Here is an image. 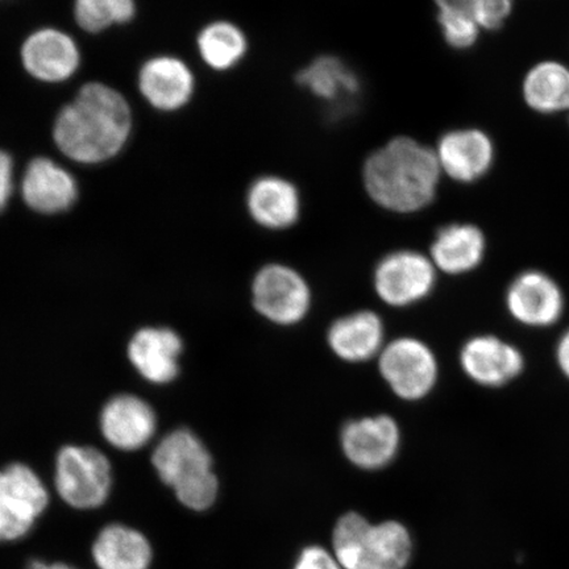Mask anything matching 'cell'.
<instances>
[{"label": "cell", "mask_w": 569, "mask_h": 569, "mask_svg": "<svg viewBox=\"0 0 569 569\" xmlns=\"http://www.w3.org/2000/svg\"><path fill=\"white\" fill-rule=\"evenodd\" d=\"M360 180L380 209L410 216L436 202L445 178L432 146L411 134H396L366 156Z\"/></svg>", "instance_id": "6da1fadb"}, {"label": "cell", "mask_w": 569, "mask_h": 569, "mask_svg": "<svg viewBox=\"0 0 569 569\" xmlns=\"http://www.w3.org/2000/svg\"><path fill=\"white\" fill-rule=\"evenodd\" d=\"M132 130L130 104L119 91L91 82L56 119V146L70 160L101 163L122 151Z\"/></svg>", "instance_id": "7a4b0ae2"}, {"label": "cell", "mask_w": 569, "mask_h": 569, "mask_svg": "<svg viewBox=\"0 0 569 569\" xmlns=\"http://www.w3.org/2000/svg\"><path fill=\"white\" fill-rule=\"evenodd\" d=\"M332 546L343 569H403L412 552L410 533L402 523L373 525L358 513L339 518Z\"/></svg>", "instance_id": "3957f363"}, {"label": "cell", "mask_w": 569, "mask_h": 569, "mask_svg": "<svg viewBox=\"0 0 569 569\" xmlns=\"http://www.w3.org/2000/svg\"><path fill=\"white\" fill-rule=\"evenodd\" d=\"M152 462L162 482L174 490L184 507L204 511L216 502L219 483L212 472V459L193 432L169 433L156 448Z\"/></svg>", "instance_id": "277c9868"}, {"label": "cell", "mask_w": 569, "mask_h": 569, "mask_svg": "<svg viewBox=\"0 0 569 569\" xmlns=\"http://www.w3.org/2000/svg\"><path fill=\"white\" fill-rule=\"evenodd\" d=\"M56 488L70 507H102L111 489L110 461L96 448H62L56 461Z\"/></svg>", "instance_id": "5b68a950"}, {"label": "cell", "mask_w": 569, "mask_h": 569, "mask_svg": "<svg viewBox=\"0 0 569 569\" xmlns=\"http://www.w3.org/2000/svg\"><path fill=\"white\" fill-rule=\"evenodd\" d=\"M48 502V490L30 467L17 462L0 471V542L27 536Z\"/></svg>", "instance_id": "8992f818"}, {"label": "cell", "mask_w": 569, "mask_h": 569, "mask_svg": "<svg viewBox=\"0 0 569 569\" xmlns=\"http://www.w3.org/2000/svg\"><path fill=\"white\" fill-rule=\"evenodd\" d=\"M379 367L383 380L402 400H421L438 380L436 355L415 338L396 339L383 347Z\"/></svg>", "instance_id": "52a82bcc"}, {"label": "cell", "mask_w": 569, "mask_h": 569, "mask_svg": "<svg viewBox=\"0 0 569 569\" xmlns=\"http://www.w3.org/2000/svg\"><path fill=\"white\" fill-rule=\"evenodd\" d=\"M253 306L270 322L291 326L308 316L311 291L303 277L287 266L270 264L254 277Z\"/></svg>", "instance_id": "ba28073f"}, {"label": "cell", "mask_w": 569, "mask_h": 569, "mask_svg": "<svg viewBox=\"0 0 569 569\" xmlns=\"http://www.w3.org/2000/svg\"><path fill=\"white\" fill-rule=\"evenodd\" d=\"M437 280L431 259L416 251H398L383 258L375 272V289L381 300L403 308L423 300Z\"/></svg>", "instance_id": "9c48e42d"}, {"label": "cell", "mask_w": 569, "mask_h": 569, "mask_svg": "<svg viewBox=\"0 0 569 569\" xmlns=\"http://www.w3.org/2000/svg\"><path fill=\"white\" fill-rule=\"evenodd\" d=\"M432 148L443 178L458 183L481 180L495 159L492 140L478 128L448 130L440 134Z\"/></svg>", "instance_id": "30bf717a"}, {"label": "cell", "mask_w": 569, "mask_h": 569, "mask_svg": "<svg viewBox=\"0 0 569 569\" xmlns=\"http://www.w3.org/2000/svg\"><path fill=\"white\" fill-rule=\"evenodd\" d=\"M246 206L249 217L262 229L284 231L301 218V189L287 176L264 173L249 183Z\"/></svg>", "instance_id": "8fae6325"}, {"label": "cell", "mask_w": 569, "mask_h": 569, "mask_svg": "<svg viewBox=\"0 0 569 569\" xmlns=\"http://www.w3.org/2000/svg\"><path fill=\"white\" fill-rule=\"evenodd\" d=\"M340 442L353 466L377 471L397 457L401 445L400 427L389 416L355 419L341 430Z\"/></svg>", "instance_id": "7c38bea8"}, {"label": "cell", "mask_w": 569, "mask_h": 569, "mask_svg": "<svg viewBox=\"0 0 569 569\" xmlns=\"http://www.w3.org/2000/svg\"><path fill=\"white\" fill-rule=\"evenodd\" d=\"M298 88L337 112L352 106L361 92L360 77L341 57L322 53L297 70Z\"/></svg>", "instance_id": "4fadbf2b"}, {"label": "cell", "mask_w": 569, "mask_h": 569, "mask_svg": "<svg viewBox=\"0 0 569 569\" xmlns=\"http://www.w3.org/2000/svg\"><path fill=\"white\" fill-rule=\"evenodd\" d=\"M508 310L519 323L549 327L558 322L565 300L558 283L551 277L529 270L519 274L507 295Z\"/></svg>", "instance_id": "5bb4252c"}, {"label": "cell", "mask_w": 569, "mask_h": 569, "mask_svg": "<svg viewBox=\"0 0 569 569\" xmlns=\"http://www.w3.org/2000/svg\"><path fill=\"white\" fill-rule=\"evenodd\" d=\"M28 73L44 82H62L80 67L81 54L76 41L66 32L44 28L36 31L21 48Z\"/></svg>", "instance_id": "9a60e30c"}, {"label": "cell", "mask_w": 569, "mask_h": 569, "mask_svg": "<svg viewBox=\"0 0 569 569\" xmlns=\"http://www.w3.org/2000/svg\"><path fill=\"white\" fill-rule=\"evenodd\" d=\"M469 379L482 387H502L523 371L525 360L516 347L496 337L468 340L460 355Z\"/></svg>", "instance_id": "2e32d148"}, {"label": "cell", "mask_w": 569, "mask_h": 569, "mask_svg": "<svg viewBox=\"0 0 569 569\" xmlns=\"http://www.w3.org/2000/svg\"><path fill=\"white\" fill-rule=\"evenodd\" d=\"M139 88L156 109L174 111L193 96L194 76L187 63L174 57H156L141 68Z\"/></svg>", "instance_id": "e0dca14e"}, {"label": "cell", "mask_w": 569, "mask_h": 569, "mask_svg": "<svg viewBox=\"0 0 569 569\" xmlns=\"http://www.w3.org/2000/svg\"><path fill=\"white\" fill-rule=\"evenodd\" d=\"M21 193L32 210L57 213L73 206L78 188L76 178L59 163L47 158H38L26 169Z\"/></svg>", "instance_id": "ac0fdd59"}, {"label": "cell", "mask_w": 569, "mask_h": 569, "mask_svg": "<svg viewBox=\"0 0 569 569\" xmlns=\"http://www.w3.org/2000/svg\"><path fill=\"white\" fill-rule=\"evenodd\" d=\"M102 432L119 450L133 451L146 446L156 431L154 412L133 396H119L106 405L101 418Z\"/></svg>", "instance_id": "d6986e66"}, {"label": "cell", "mask_w": 569, "mask_h": 569, "mask_svg": "<svg viewBox=\"0 0 569 569\" xmlns=\"http://www.w3.org/2000/svg\"><path fill=\"white\" fill-rule=\"evenodd\" d=\"M181 351L182 341L172 330L144 329L131 340L128 356L144 379L166 383L178 373L177 360Z\"/></svg>", "instance_id": "ffe728a7"}, {"label": "cell", "mask_w": 569, "mask_h": 569, "mask_svg": "<svg viewBox=\"0 0 569 569\" xmlns=\"http://www.w3.org/2000/svg\"><path fill=\"white\" fill-rule=\"evenodd\" d=\"M487 241L479 227L452 223L437 232L431 244V261L448 274L471 272L486 254Z\"/></svg>", "instance_id": "44dd1931"}, {"label": "cell", "mask_w": 569, "mask_h": 569, "mask_svg": "<svg viewBox=\"0 0 569 569\" xmlns=\"http://www.w3.org/2000/svg\"><path fill=\"white\" fill-rule=\"evenodd\" d=\"M329 346L333 353L348 362L371 360L383 348V325L372 311H359L337 320L331 326Z\"/></svg>", "instance_id": "7402d4cb"}, {"label": "cell", "mask_w": 569, "mask_h": 569, "mask_svg": "<svg viewBox=\"0 0 569 569\" xmlns=\"http://www.w3.org/2000/svg\"><path fill=\"white\" fill-rule=\"evenodd\" d=\"M92 557L99 569H148L152 549L138 530L123 525H110L99 532Z\"/></svg>", "instance_id": "603a6c76"}, {"label": "cell", "mask_w": 569, "mask_h": 569, "mask_svg": "<svg viewBox=\"0 0 569 569\" xmlns=\"http://www.w3.org/2000/svg\"><path fill=\"white\" fill-rule=\"evenodd\" d=\"M198 51L206 66L216 71H230L246 60L249 39L243 28L230 20H217L198 34Z\"/></svg>", "instance_id": "cb8c5ba5"}, {"label": "cell", "mask_w": 569, "mask_h": 569, "mask_svg": "<svg viewBox=\"0 0 569 569\" xmlns=\"http://www.w3.org/2000/svg\"><path fill=\"white\" fill-rule=\"evenodd\" d=\"M526 102L539 112L569 109V70L557 62L533 68L523 83Z\"/></svg>", "instance_id": "d4e9b609"}, {"label": "cell", "mask_w": 569, "mask_h": 569, "mask_svg": "<svg viewBox=\"0 0 569 569\" xmlns=\"http://www.w3.org/2000/svg\"><path fill=\"white\" fill-rule=\"evenodd\" d=\"M443 41L453 51H467L479 40L478 0H433Z\"/></svg>", "instance_id": "484cf974"}, {"label": "cell", "mask_w": 569, "mask_h": 569, "mask_svg": "<svg viewBox=\"0 0 569 569\" xmlns=\"http://www.w3.org/2000/svg\"><path fill=\"white\" fill-rule=\"evenodd\" d=\"M137 12L133 0H76L74 16L78 26L90 33H98L116 24L132 20Z\"/></svg>", "instance_id": "4316f807"}, {"label": "cell", "mask_w": 569, "mask_h": 569, "mask_svg": "<svg viewBox=\"0 0 569 569\" xmlns=\"http://www.w3.org/2000/svg\"><path fill=\"white\" fill-rule=\"evenodd\" d=\"M513 0H478V20L481 30L496 31L508 19Z\"/></svg>", "instance_id": "83f0119b"}, {"label": "cell", "mask_w": 569, "mask_h": 569, "mask_svg": "<svg viewBox=\"0 0 569 569\" xmlns=\"http://www.w3.org/2000/svg\"><path fill=\"white\" fill-rule=\"evenodd\" d=\"M295 569H343L336 557L320 546L306 547L296 561Z\"/></svg>", "instance_id": "f1b7e54d"}, {"label": "cell", "mask_w": 569, "mask_h": 569, "mask_svg": "<svg viewBox=\"0 0 569 569\" xmlns=\"http://www.w3.org/2000/svg\"><path fill=\"white\" fill-rule=\"evenodd\" d=\"M13 191V162L11 156L0 151V212H2Z\"/></svg>", "instance_id": "f546056e"}, {"label": "cell", "mask_w": 569, "mask_h": 569, "mask_svg": "<svg viewBox=\"0 0 569 569\" xmlns=\"http://www.w3.org/2000/svg\"><path fill=\"white\" fill-rule=\"evenodd\" d=\"M557 358L561 372L569 379V330L559 341Z\"/></svg>", "instance_id": "4dcf8cb0"}, {"label": "cell", "mask_w": 569, "mask_h": 569, "mask_svg": "<svg viewBox=\"0 0 569 569\" xmlns=\"http://www.w3.org/2000/svg\"><path fill=\"white\" fill-rule=\"evenodd\" d=\"M27 569H76L73 567H70L68 565L63 563H53V565H47L42 563V561L33 560L30 565H28Z\"/></svg>", "instance_id": "1f68e13d"}]
</instances>
